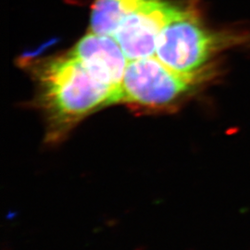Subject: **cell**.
<instances>
[{"label":"cell","mask_w":250,"mask_h":250,"mask_svg":"<svg viewBox=\"0 0 250 250\" xmlns=\"http://www.w3.org/2000/svg\"><path fill=\"white\" fill-rule=\"evenodd\" d=\"M36 77L48 145L61 143L85 117L116 103L118 91L95 80L71 52L41 63Z\"/></svg>","instance_id":"cell-1"},{"label":"cell","mask_w":250,"mask_h":250,"mask_svg":"<svg viewBox=\"0 0 250 250\" xmlns=\"http://www.w3.org/2000/svg\"><path fill=\"white\" fill-rule=\"evenodd\" d=\"M232 42L203 26L194 9L175 6L159 38L156 57L174 72L203 77L211 57Z\"/></svg>","instance_id":"cell-2"},{"label":"cell","mask_w":250,"mask_h":250,"mask_svg":"<svg viewBox=\"0 0 250 250\" xmlns=\"http://www.w3.org/2000/svg\"><path fill=\"white\" fill-rule=\"evenodd\" d=\"M202 78L174 72L153 56L130 61L118 90L117 103L145 111L171 110Z\"/></svg>","instance_id":"cell-3"},{"label":"cell","mask_w":250,"mask_h":250,"mask_svg":"<svg viewBox=\"0 0 250 250\" xmlns=\"http://www.w3.org/2000/svg\"><path fill=\"white\" fill-rule=\"evenodd\" d=\"M175 6L164 0H146L122 21L112 36L129 62L154 55Z\"/></svg>","instance_id":"cell-4"},{"label":"cell","mask_w":250,"mask_h":250,"mask_svg":"<svg viewBox=\"0 0 250 250\" xmlns=\"http://www.w3.org/2000/svg\"><path fill=\"white\" fill-rule=\"evenodd\" d=\"M71 53L95 80L119 90L129 61L113 36L90 32L79 40Z\"/></svg>","instance_id":"cell-5"},{"label":"cell","mask_w":250,"mask_h":250,"mask_svg":"<svg viewBox=\"0 0 250 250\" xmlns=\"http://www.w3.org/2000/svg\"><path fill=\"white\" fill-rule=\"evenodd\" d=\"M146 0H94L91 9V32L111 36L128 15Z\"/></svg>","instance_id":"cell-6"}]
</instances>
